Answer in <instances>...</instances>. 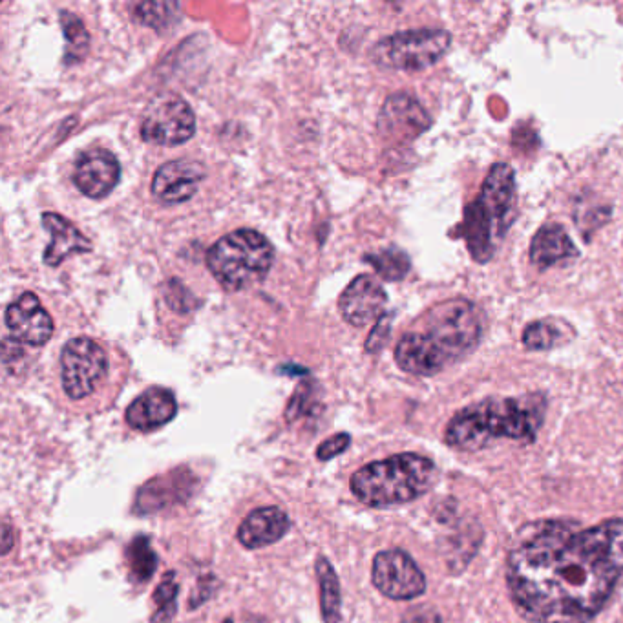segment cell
<instances>
[{
  "label": "cell",
  "mask_w": 623,
  "mask_h": 623,
  "mask_svg": "<svg viewBox=\"0 0 623 623\" xmlns=\"http://www.w3.org/2000/svg\"><path fill=\"white\" fill-rule=\"evenodd\" d=\"M623 578V519L583 528L543 519L519 532L508 552L507 585L530 623H587Z\"/></svg>",
  "instance_id": "obj_1"
},
{
  "label": "cell",
  "mask_w": 623,
  "mask_h": 623,
  "mask_svg": "<svg viewBox=\"0 0 623 623\" xmlns=\"http://www.w3.org/2000/svg\"><path fill=\"white\" fill-rule=\"evenodd\" d=\"M545 413L547 399L541 393L485 399L455 413L444 430V443L461 452L483 450L499 439L536 443Z\"/></svg>",
  "instance_id": "obj_2"
},
{
  "label": "cell",
  "mask_w": 623,
  "mask_h": 623,
  "mask_svg": "<svg viewBox=\"0 0 623 623\" xmlns=\"http://www.w3.org/2000/svg\"><path fill=\"white\" fill-rule=\"evenodd\" d=\"M435 481V465L419 454H399L362 466L351 477V492L364 505L388 508L424 496Z\"/></svg>",
  "instance_id": "obj_3"
},
{
  "label": "cell",
  "mask_w": 623,
  "mask_h": 623,
  "mask_svg": "<svg viewBox=\"0 0 623 623\" xmlns=\"http://www.w3.org/2000/svg\"><path fill=\"white\" fill-rule=\"evenodd\" d=\"M516 209V174L507 163H496L481 187L477 200L466 209L465 233L474 260L485 264L508 231Z\"/></svg>",
  "instance_id": "obj_4"
},
{
  "label": "cell",
  "mask_w": 623,
  "mask_h": 623,
  "mask_svg": "<svg viewBox=\"0 0 623 623\" xmlns=\"http://www.w3.org/2000/svg\"><path fill=\"white\" fill-rule=\"evenodd\" d=\"M275 260V249L264 234L238 229L225 234L207 254L214 278L227 289H245L262 282Z\"/></svg>",
  "instance_id": "obj_5"
},
{
  "label": "cell",
  "mask_w": 623,
  "mask_h": 623,
  "mask_svg": "<svg viewBox=\"0 0 623 623\" xmlns=\"http://www.w3.org/2000/svg\"><path fill=\"white\" fill-rule=\"evenodd\" d=\"M421 333L444 366H448L476 348L483 333V322L472 302L454 298L433 307Z\"/></svg>",
  "instance_id": "obj_6"
},
{
  "label": "cell",
  "mask_w": 623,
  "mask_h": 623,
  "mask_svg": "<svg viewBox=\"0 0 623 623\" xmlns=\"http://www.w3.org/2000/svg\"><path fill=\"white\" fill-rule=\"evenodd\" d=\"M452 35L437 28L395 33L375 44L371 57L386 70L421 72L443 59L450 50Z\"/></svg>",
  "instance_id": "obj_7"
},
{
  "label": "cell",
  "mask_w": 623,
  "mask_h": 623,
  "mask_svg": "<svg viewBox=\"0 0 623 623\" xmlns=\"http://www.w3.org/2000/svg\"><path fill=\"white\" fill-rule=\"evenodd\" d=\"M196 117L189 103L176 94L158 96L147 106L141 121V138L150 145L174 147L194 136Z\"/></svg>",
  "instance_id": "obj_8"
},
{
  "label": "cell",
  "mask_w": 623,
  "mask_h": 623,
  "mask_svg": "<svg viewBox=\"0 0 623 623\" xmlns=\"http://www.w3.org/2000/svg\"><path fill=\"white\" fill-rule=\"evenodd\" d=\"M108 370L106 351L92 338L70 340L61 355V377L66 395L81 401L97 390Z\"/></svg>",
  "instance_id": "obj_9"
},
{
  "label": "cell",
  "mask_w": 623,
  "mask_h": 623,
  "mask_svg": "<svg viewBox=\"0 0 623 623\" xmlns=\"http://www.w3.org/2000/svg\"><path fill=\"white\" fill-rule=\"evenodd\" d=\"M371 580L377 591L395 602L415 600L426 591V576L401 549L382 550L375 556Z\"/></svg>",
  "instance_id": "obj_10"
},
{
  "label": "cell",
  "mask_w": 623,
  "mask_h": 623,
  "mask_svg": "<svg viewBox=\"0 0 623 623\" xmlns=\"http://www.w3.org/2000/svg\"><path fill=\"white\" fill-rule=\"evenodd\" d=\"M432 125L423 105L408 94H393L386 99L379 116L382 138L391 143H408L419 138Z\"/></svg>",
  "instance_id": "obj_11"
},
{
  "label": "cell",
  "mask_w": 623,
  "mask_h": 623,
  "mask_svg": "<svg viewBox=\"0 0 623 623\" xmlns=\"http://www.w3.org/2000/svg\"><path fill=\"white\" fill-rule=\"evenodd\" d=\"M198 486V479L189 468H178L169 474L150 479L147 485L139 488L134 512L136 514H154L163 508L185 503Z\"/></svg>",
  "instance_id": "obj_12"
},
{
  "label": "cell",
  "mask_w": 623,
  "mask_h": 623,
  "mask_svg": "<svg viewBox=\"0 0 623 623\" xmlns=\"http://www.w3.org/2000/svg\"><path fill=\"white\" fill-rule=\"evenodd\" d=\"M386 302L388 296L381 284L373 276L360 275L344 289L338 300V307L348 324L355 328H364L384 317Z\"/></svg>",
  "instance_id": "obj_13"
},
{
  "label": "cell",
  "mask_w": 623,
  "mask_h": 623,
  "mask_svg": "<svg viewBox=\"0 0 623 623\" xmlns=\"http://www.w3.org/2000/svg\"><path fill=\"white\" fill-rule=\"evenodd\" d=\"M11 337L28 346H44L53 335V320L33 293H24L6 309Z\"/></svg>",
  "instance_id": "obj_14"
},
{
  "label": "cell",
  "mask_w": 623,
  "mask_h": 623,
  "mask_svg": "<svg viewBox=\"0 0 623 623\" xmlns=\"http://www.w3.org/2000/svg\"><path fill=\"white\" fill-rule=\"evenodd\" d=\"M121 167L112 152L105 148H92L75 161L74 183L88 198L101 200L116 189Z\"/></svg>",
  "instance_id": "obj_15"
},
{
  "label": "cell",
  "mask_w": 623,
  "mask_h": 623,
  "mask_svg": "<svg viewBox=\"0 0 623 623\" xmlns=\"http://www.w3.org/2000/svg\"><path fill=\"white\" fill-rule=\"evenodd\" d=\"M205 178V169L198 161L174 159L156 170L152 194L165 205H178L191 200Z\"/></svg>",
  "instance_id": "obj_16"
},
{
  "label": "cell",
  "mask_w": 623,
  "mask_h": 623,
  "mask_svg": "<svg viewBox=\"0 0 623 623\" xmlns=\"http://www.w3.org/2000/svg\"><path fill=\"white\" fill-rule=\"evenodd\" d=\"M289 527L291 521L282 508H256L238 528V541L245 549H264L284 538Z\"/></svg>",
  "instance_id": "obj_17"
},
{
  "label": "cell",
  "mask_w": 623,
  "mask_h": 623,
  "mask_svg": "<svg viewBox=\"0 0 623 623\" xmlns=\"http://www.w3.org/2000/svg\"><path fill=\"white\" fill-rule=\"evenodd\" d=\"M178 404L172 391L150 388L127 408V423L139 432H152L174 419Z\"/></svg>",
  "instance_id": "obj_18"
},
{
  "label": "cell",
  "mask_w": 623,
  "mask_h": 623,
  "mask_svg": "<svg viewBox=\"0 0 623 623\" xmlns=\"http://www.w3.org/2000/svg\"><path fill=\"white\" fill-rule=\"evenodd\" d=\"M43 227L52 234V243L44 253V264L57 267L70 254L90 253L92 242L81 233L74 223L68 222L57 212L43 214Z\"/></svg>",
  "instance_id": "obj_19"
},
{
  "label": "cell",
  "mask_w": 623,
  "mask_h": 623,
  "mask_svg": "<svg viewBox=\"0 0 623 623\" xmlns=\"http://www.w3.org/2000/svg\"><path fill=\"white\" fill-rule=\"evenodd\" d=\"M576 256H578L576 245L558 223H549L541 227L530 242V262L538 269H549L554 265L574 260Z\"/></svg>",
  "instance_id": "obj_20"
},
{
  "label": "cell",
  "mask_w": 623,
  "mask_h": 623,
  "mask_svg": "<svg viewBox=\"0 0 623 623\" xmlns=\"http://www.w3.org/2000/svg\"><path fill=\"white\" fill-rule=\"evenodd\" d=\"M318 587H320V607L324 623L340 622V581L337 572L331 567L328 558L318 556L317 560Z\"/></svg>",
  "instance_id": "obj_21"
},
{
  "label": "cell",
  "mask_w": 623,
  "mask_h": 623,
  "mask_svg": "<svg viewBox=\"0 0 623 623\" xmlns=\"http://www.w3.org/2000/svg\"><path fill=\"white\" fill-rule=\"evenodd\" d=\"M128 571L134 580L143 583L148 581L154 572L158 569V556L150 545V539L147 536H138L128 543L127 552Z\"/></svg>",
  "instance_id": "obj_22"
},
{
  "label": "cell",
  "mask_w": 623,
  "mask_h": 623,
  "mask_svg": "<svg viewBox=\"0 0 623 623\" xmlns=\"http://www.w3.org/2000/svg\"><path fill=\"white\" fill-rule=\"evenodd\" d=\"M565 333L558 322L536 320L523 331V344L532 351H547L565 342Z\"/></svg>",
  "instance_id": "obj_23"
},
{
  "label": "cell",
  "mask_w": 623,
  "mask_h": 623,
  "mask_svg": "<svg viewBox=\"0 0 623 623\" xmlns=\"http://www.w3.org/2000/svg\"><path fill=\"white\" fill-rule=\"evenodd\" d=\"M61 26L66 37V63H79L90 48V35L85 30L83 22L68 11L61 13Z\"/></svg>",
  "instance_id": "obj_24"
},
{
  "label": "cell",
  "mask_w": 623,
  "mask_h": 623,
  "mask_svg": "<svg viewBox=\"0 0 623 623\" xmlns=\"http://www.w3.org/2000/svg\"><path fill=\"white\" fill-rule=\"evenodd\" d=\"M364 260L370 262L371 267L384 278V280H402L410 271V258L399 249H386L381 253L368 254Z\"/></svg>",
  "instance_id": "obj_25"
},
{
  "label": "cell",
  "mask_w": 623,
  "mask_h": 623,
  "mask_svg": "<svg viewBox=\"0 0 623 623\" xmlns=\"http://www.w3.org/2000/svg\"><path fill=\"white\" fill-rule=\"evenodd\" d=\"M180 585L176 581V574L169 571L163 580L156 587L154 592V603H156V613L152 616L154 623H170L172 616L176 614V600H178Z\"/></svg>",
  "instance_id": "obj_26"
},
{
  "label": "cell",
  "mask_w": 623,
  "mask_h": 623,
  "mask_svg": "<svg viewBox=\"0 0 623 623\" xmlns=\"http://www.w3.org/2000/svg\"><path fill=\"white\" fill-rule=\"evenodd\" d=\"M351 444V437L349 433H337L333 437L326 439L324 443L318 446L317 459L318 461H331L333 457L344 454Z\"/></svg>",
  "instance_id": "obj_27"
},
{
  "label": "cell",
  "mask_w": 623,
  "mask_h": 623,
  "mask_svg": "<svg viewBox=\"0 0 623 623\" xmlns=\"http://www.w3.org/2000/svg\"><path fill=\"white\" fill-rule=\"evenodd\" d=\"M309 406H311V393L306 390V386H302L287 404V423H295L298 419H302L309 412Z\"/></svg>",
  "instance_id": "obj_28"
},
{
  "label": "cell",
  "mask_w": 623,
  "mask_h": 623,
  "mask_svg": "<svg viewBox=\"0 0 623 623\" xmlns=\"http://www.w3.org/2000/svg\"><path fill=\"white\" fill-rule=\"evenodd\" d=\"M390 320L391 317H388V315H384V317H381V320H377V326L371 331L370 338H368V342L364 346L368 353H377L386 344V340L390 337Z\"/></svg>",
  "instance_id": "obj_29"
},
{
  "label": "cell",
  "mask_w": 623,
  "mask_h": 623,
  "mask_svg": "<svg viewBox=\"0 0 623 623\" xmlns=\"http://www.w3.org/2000/svg\"><path fill=\"white\" fill-rule=\"evenodd\" d=\"M402 623H441V616L432 607L421 605V607L410 609L408 613L404 614Z\"/></svg>",
  "instance_id": "obj_30"
},
{
  "label": "cell",
  "mask_w": 623,
  "mask_h": 623,
  "mask_svg": "<svg viewBox=\"0 0 623 623\" xmlns=\"http://www.w3.org/2000/svg\"><path fill=\"white\" fill-rule=\"evenodd\" d=\"M2 532H4V534H2V549H4L2 552H4V554H8L11 550V539H13V534H11V528L8 523H4Z\"/></svg>",
  "instance_id": "obj_31"
},
{
  "label": "cell",
  "mask_w": 623,
  "mask_h": 623,
  "mask_svg": "<svg viewBox=\"0 0 623 623\" xmlns=\"http://www.w3.org/2000/svg\"><path fill=\"white\" fill-rule=\"evenodd\" d=\"M223 623H234L233 620H231V618H227V620H225V622Z\"/></svg>",
  "instance_id": "obj_32"
}]
</instances>
